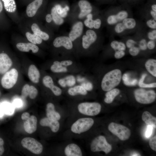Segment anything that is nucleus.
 <instances>
[{
	"mask_svg": "<svg viewBox=\"0 0 156 156\" xmlns=\"http://www.w3.org/2000/svg\"><path fill=\"white\" fill-rule=\"evenodd\" d=\"M23 74L19 61L2 75L0 79L1 86L7 90L13 89L16 87L21 88L25 82Z\"/></svg>",
	"mask_w": 156,
	"mask_h": 156,
	"instance_id": "nucleus-1",
	"label": "nucleus"
},
{
	"mask_svg": "<svg viewBox=\"0 0 156 156\" xmlns=\"http://www.w3.org/2000/svg\"><path fill=\"white\" fill-rule=\"evenodd\" d=\"M21 71L25 75L32 83L39 86L41 77V71L36 65L28 59L23 58L20 61Z\"/></svg>",
	"mask_w": 156,
	"mask_h": 156,
	"instance_id": "nucleus-2",
	"label": "nucleus"
},
{
	"mask_svg": "<svg viewBox=\"0 0 156 156\" xmlns=\"http://www.w3.org/2000/svg\"><path fill=\"white\" fill-rule=\"evenodd\" d=\"M122 78V73L120 70L115 69L107 73L103 76L101 82L102 89L107 91L117 86L120 83Z\"/></svg>",
	"mask_w": 156,
	"mask_h": 156,
	"instance_id": "nucleus-3",
	"label": "nucleus"
},
{
	"mask_svg": "<svg viewBox=\"0 0 156 156\" xmlns=\"http://www.w3.org/2000/svg\"><path fill=\"white\" fill-rule=\"evenodd\" d=\"M94 123V120L89 117L79 118L71 125L70 130L73 133L81 134L89 130Z\"/></svg>",
	"mask_w": 156,
	"mask_h": 156,
	"instance_id": "nucleus-4",
	"label": "nucleus"
},
{
	"mask_svg": "<svg viewBox=\"0 0 156 156\" xmlns=\"http://www.w3.org/2000/svg\"><path fill=\"white\" fill-rule=\"evenodd\" d=\"M77 108L79 112L82 114L93 116L100 113L101 106L97 102H83L78 105Z\"/></svg>",
	"mask_w": 156,
	"mask_h": 156,
	"instance_id": "nucleus-5",
	"label": "nucleus"
},
{
	"mask_svg": "<svg viewBox=\"0 0 156 156\" xmlns=\"http://www.w3.org/2000/svg\"><path fill=\"white\" fill-rule=\"evenodd\" d=\"M134 93L136 100L141 104L152 103L156 98V93L153 90H146L143 88H139L135 89Z\"/></svg>",
	"mask_w": 156,
	"mask_h": 156,
	"instance_id": "nucleus-6",
	"label": "nucleus"
},
{
	"mask_svg": "<svg viewBox=\"0 0 156 156\" xmlns=\"http://www.w3.org/2000/svg\"><path fill=\"white\" fill-rule=\"evenodd\" d=\"M90 148L93 152L103 151L107 154L111 151L112 147L107 142L104 136L99 135L92 140L90 144Z\"/></svg>",
	"mask_w": 156,
	"mask_h": 156,
	"instance_id": "nucleus-7",
	"label": "nucleus"
},
{
	"mask_svg": "<svg viewBox=\"0 0 156 156\" xmlns=\"http://www.w3.org/2000/svg\"><path fill=\"white\" fill-rule=\"evenodd\" d=\"M108 129L111 133L122 140L128 139L131 135L130 129L127 127L120 124L111 122L108 125Z\"/></svg>",
	"mask_w": 156,
	"mask_h": 156,
	"instance_id": "nucleus-8",
	"label": "nucleus"
},
{
	"mask_svg": "<svg viewBox=\"0 0 156 156\" xmlns=\"http://www.w3.org/2000/svg\"><path fill=\"white\" fill-rule=\"evenodd\" d=\"M21 144L23 147L35 154H40L43 151V147L42 144L32 138H24L21 141Z\"/></svg>",
	"mask_w": 156,
	"mask_h": 156,
	"instance_id": "nucleus-9",
	"label": "nucleus"
},
{
	"mask_svg": "<svg viewBox=\"0 0 156 156\" xmlns=\"http://www.w3.org/2000/svg\"><path fill=\"white\" fill-rule=\"evenodd\" d=\"M37 86L31 82L25 81L21 88V96L22 98L25 99L29 97L31 100L35 99L38 93Z\"/></svg>",
	"mask_w": 156,
	"mask_h": 156,
	"instance_id": "nucleus-10",
	"label": "nucleus"
},
{
	"mask_svg": "<svg viewBox=\"0 0 156 156\" xmlns=\"http://www.w3.org/2000/svg\"><path fill=\"white\" fill-rule=\"evenodd\" d=\"M19 61L5 53H0V75H3Z\"/></svg>",
	"mask_w": 156,
	"mask_h": 156,
	"instance_id": "nucleus-11",
	"label": "nucleus"
},
{
	"mask_svg": "<svg viewBox=\"0 0 156 156\" xmlns=\"http://www.w3.org/2000/svg\"><path fill=\"white\" fill-rule=\"evenodd\" d=\"M40 84L49 89L56 96H59L62 94L61 89L55 84L52 77L49 75H46L42 76L41 75Z\"/></svg>",
	"mask_w": 156,
	"mask_h": 156,
	"instance_id": "nucleus-12",
	"label": "nucleus"
},
{
	"mask_svg": "<svg viewBox=\"0 0 156 156\" xmlns=\"http://www.w3.org/2000/svg\"><path fill=\"white\" fill-rule=\"evenodd\" d=\"M130 12L127 10H122L116 12L111 13L107 17L106 22L110 26H113L125 19L130 17Z\"/></svg>",
	"mask_w": 156,
	"mask_h": 156,
	"instance_id": "nucleus-13",
	"label": "nucleus"
},
{
	"mask_svg": "<svg viewBox=\"0 0 156 156\" xmlns=\"http://www.w3.org/2000/svg\"><path fill=\"white\" fill-rule=\"evenodd\" d=\"M86 34L82 38V45L83 48L87 49L96 41L97 36L96 32L91 29L87 30Z\"/></svg>",
	"mask_w": 156,
	"mask_h": 156,
	"instance_id": "nucleus-14",
	"label": "nucleus"
},
{
	"mask_svg": "<svg viewBox=\"0 0 156 156\" xmlns=\"http://www.w3.org/2000/svg\"><path fill=\"white\" fill-rule=\"evenodd\" d=\"M25 131L29 134L35 132L37 129V120L34 116L31 115L23 120Z\"/></svg>",
	"mask_w": 156,
	"mask_h": 156,
	"instance_id": "nucleus-15",
	"label": "nucleus"
},
{
	"mask_svg": "<svg viewBox=\"0 0 156 156\" xmlns=\"http://www.w3.org/2000/svg\"><path fill=\"white\" fill-rule=\"evenodd\" d=\"M53 44L55 47L59 48L63 46L68 50L71 49L73 47L72 41L69 37L66 36L57 37L54 40Z\"/></svg>",
	"mask_w": 156,
	"mask_h": 156,
	"instance_id": "nucleus-16",
	"label": "nucleus"
},
{
	"mask_svg": "<svg viewBox=\"0 0 156 156\" xmlns=\"http://www.w3.org/2000/svg\"><path fill=\"white\" fill-rule=\"evenodd\" d=\"M17 49L22 52H29L31 51L32 53L36 54L39 50V47L36 45L29 42H20L16 44Z\"/></svg>",
	"mask_w": 156,
	"mask_h": 156,
	"instance_id": "nucleus-17",
	"label": "nucleus"
},
{
	"mask_svg": "<svg viewBox=\"0 0 156 156\" xmlns=\"http://www.w3.org/2000/svg\"><path fill=\"white\" fill-rule=\"evenodd\" d=\"M66 156H82L83 153L79 146L77 144L71 143L67 145L64 151Z\"/></svg>",
	"mask_w": 156,
	"mask_h": 156,
	"instance_id": "nucleus-18",
	"label": "nucleus"
},
{
	"mask_svg": "<svg viewBox=\"0 0 156 156\" xmlns=\"http://www.w3.org/2000/svg\"><path fill=\"white\" fill-rule=\"evenodd\" d=\"M40 125L43 127H49L54 133L57 132L60 128V124L58 120L52 119L47 117L42 118L40 122Z\"/></svg>",
	"mask_w": 156,
	"mask_h": 156,
	"instance_id": "nucleus-19",
	"label": "nucleus"
},
{
	"mask_svg": "<svg viewBox=\"0 0 156 156\" xmlns=\"http://www.w3.org/2000/svg\"><path fill=\"white\" fill-rule=\"evenodd\" d=\"M83 24L81 21L75 24L70 31L69 36L72 41H74L82 34L83 30Z\"/></svg>",
	"mask_w": 156,
	"mask_h": 156,
	"instance_id": "nucleus-20",
	"label": "nucleus"
},
{
	"mask_svg": "<svg viewBox=\"0 0 156 156\" xmlns=\"http://www.w3.org/2000/svg\"><path fill=\"white\" fill-rule=\"evenodd\" d=\"M78 5L80 12L78 16L79 18H82L90 13L92 10V7L88 1L86 0H80L78 2Z\"/></svg>",
	"mask_w": 156,
	"mask_h": 156,
	"instance_id": "nucleus-21",
	"label": "nucleus"
},
{
	"mask_svg": "<svg viewBox=\"0 0 156 156\" xmlns=\"http://www.w3.org/2000/svg\"><path fill=\"white\" fill-rule=\"evenodd\" d=\"M42 2L43 0H35L29 4L26 10L27 16L30 17L34 16L42 5Z\"/></svg>",
	"mask_w": 156,
	"mask_h": 156,
	"instance_id": "nucleus-22",
	"label": "nucleus"
},
{
	"mask_svg": "<svg viewBox=\"0 0 156 156\" xmlns=\"http://www.w3.org/2000/svg\"><path fill=\"white\" fill-rule=\"evenodd\" d=\"M46 111L47 117L49 118L58 121L61 118L60 114L55 110V105L52 103L47 104Z\"/></svg>",
	"mask_w": 156,
	"mask_h": 156,
	"instance_id": "nucleus-23",
	"label": "nucleus"
},
{
	"mask_svg": "<svg viewBox=\"0 0 156 156\" xmlns=\"http://www.w3.org/2000/svg\"><path fill=\"white\" fill-rule=\"evenodd\" d=\"M121 22L125 32L136 29L138 25L136 20L131 17L125 19Z\"/></svg>",
	"mask_w": 156,
	"mask_h": 156,
	"instance_id": "nucleus-24",
	"label": "nucleus"
},
{
	"mask_svg": "<svg viewBox=\"0 0 156 156\" xmlns=\"http://www.w3.org/2000/svg\"><path fill=\"white\" fill-rule=\"evenodd\" d=\"M145 66L147 71L156 77V60L153 58L148 59L145 63Z\"/></svg>",
	"mask_w": 156,
	"mask_h": 156,
	"instance_id": "nucleus-25",
	"label": "nucleus"
},
{
	"mask_svg": "<svg viewBox=\"0 0 156 156\" xmlns=\"http://www.w3.org/2000/svg\"><path fill=\"white\" fill-rule=\"evenodd\" d=\"M68 92L69 95L72 96L78 94L86 95L88 93L87 91L81 85L69 88L68 90Z\"/></svg>",
	"mask_w": 156,
	"mask_h": 156,
	"instance_id": "nucleus-26",
	"label": "nucleus"
},
{
	"mask_svg": "<svg viewBox=\"0 0 156 156\" xmlns=\"http://www.w3.org/2000/svg\"><path fill=\"white\" fill-rule=\"evenodd\" d=\"M120 93L119 89L114 88L107 91L105 94V97L104 99V102L107 103H111L113 101L115 98Z\"/></svg>",
	"mask_w": 156,
	"mask_h": 156,
	"instance_id": "nucleus-27",
	"label": "nucleus"
},
{
	"mask_svg": "<svg viewBox=\"0 0 156 156\" xmlns=\"http://www.w3.org/2000/svg\"><path fill=\"white\" fill-rule=\"evenodd\" d=\"M142 120L147 125H150L154 128L156 127V118L148 111H145L142 115Z\"/></svg>",
	"mask_w": 156,
	"mask_h": 156,
	"instance_id": "nucleus-28",
	"label": "nucleus"
},
{
	"mask_svg": "<svg viewBox=\"0 0 156 156\" xmlns=\"http://www.w3.org/2000/svg\"><path fill=\"white\" fill-rule=\"evenodd\" d=\"M50 70L54 73L66 72L68 70L66 67L63 66L60 62L58 61L53 62L50 67Z\"/></svg>",
	"mask_w": 156,
	"mask_h": 156,
	"instance_id": "nucleus-29",
	"label": "nucleus"
},
{
	"mask_svg": "<svg viewBox=\"0 0 156 156\" xmlns=\"http://www.w3.org/2000/svg\"><path fill=\"white\" fill-rule=\"evenodd\" d=\"M31 28L34 34L40 37L42 40L47 41L49 39V35L46 32L41 31L36 23H33Z\"/></svg>",
	"mask_w": 156,
	"mask_h": 156,
	"instance_id": "nucleus-30",
	"label": "nucleus"
},
{
	"mask_svg": "<svg viewBox=\"0 0 156 156\" xmlns=\"http://www.w3.org/2000/svg\"><path fill=\"white\" fill-rule=\"evenodd\" d=\"M29 42L34 44H40L42 42V39L39 36L27 32L25 34Z\"/></svg>",
	"mask_w": 156,
	"mask_h": 156,
	"instance_id": "nucleus-31",
	"label": "nucleus"
},
{
	"mask_svg": "<svg viewBox=\"0 0 156 156\" xmlns=\"http://www.w3.org/2000/svg\"><path fill=\"white\" fill-rule=\"evenodd\" d=\"M4 3L5 10L9 12H14L16 9V5L14 0H2Z\"/></svg>",
	"mask_w": 156,
	"mask_h": 156,
	"instance_id": "nucleus-32",
	"label": "nucleus"
},
{
	"mask_svg": "<svg viewBox=\"0 0 156 156\" xmlns=\"http://www.w3.org/2000/svg\"><path fill=\"white\" fill-rule=\"evenodd\" d=\"M111 48L115 51L117 50L125 51L126 47L125 44L122 42L115 40L110 43Z\"/></svg>",
	"mask_w": 156,
	"mask_h": 156,
	"instance_id": "nucleus-33",
	"label": "nucleus"
},
{
	"mask_svg": "<svg viewBox=\"0 0 156 156\" xmlns=\"http://www.w3.org/2000/svg\"><path fill=\"white\" fill-rule=\"evenodd\" d=\"M51 14L52 19L56 24L57 25H60L64 23V19L58 14L55 7H53L52 8Z\"/></svg>",
	"mask_w": 156,
	"mask_h": 156,
	"instance_id": "nucleus-34",
	"label": "nucleus"
},
{
	"mask_svg": "<svg viewBox=\"0 0 156 156\" xmlns=\"http://www.w3.org/2000/svg\"><path fill=\"white\" fill-rule=\"evenodd\" d=\"M147 75L145 73L143 74L139 80L138 85L141 88H155L156 87V83L153 82L151 83L146 84L144 82V80Z\"/></svg>",
	"mask_w": 156,
	"mask_h": 156,
	"instance_id": "nucleus-35",
	"label": "nucleus"
},
{
	"mask_svg": "<svg viewBox=\"0 0 156 156\" xmlns=\"http://www.w3.org/2000/svg\"><path fill=\"white\" fill-rule=\"evenodd\" d=\"M58 14L62 18L66 17L67 12L69 10V7L66 5L64 8H62L60 4H57L54 6Z\"/></svg>",
	"mask_w": 156,
	"mask_h": 156,
	"instance_id": "nucleus-36",
	"label": "nucleus"
},
{
	"mask_svg": "<svg viewBox=\"0 0 156 156\" xmlns=\"http://www.w3.org/2000/svg\"><path fill=\"white\" fill-rule=\"evenodd\" d=\"M1 105L4 113L9 115H11L13 114L14 108L12 104L5 102Z\"/></svg>",
	"mask_w": 156,
	"mask_h": 156,
	"instance_id": "nucleus-37",
	"label": "nucleus"
},
{
	"mask_svg": "<svg viewBox=\"0 0 156 156\" xmlns=\"http://www.w3.org/2000/svg\"><path fill=\"white\" fill-rule=\"evenodd\" d=\"M87 19L84 21V24L87 27L90 29L93 28L94 20L93 19V15L90 13L86 16Z\"/></svg>",
	"mask_w": 156,
	"mask_h": 156,
	"instance_id": "nucleus-38",
	"label": "nucleus"
},
{
	"mask_svg": "<svg viewBox=\"0 0 156 156\" xmlns=\"http://www.w3.org/2000/svg\"><path fill=\"white\" fill-rule=\"evenodd\" d=\"M65 80L66 86L71 87L76 83V79L72 75H68L64 78Z\"/></svg>",
	"mask_w": 156,
	"mask_h": 156,
	"instance_id": "nucleus-39",
	"label": "nucleus"
},
{
	"mask_svg": "<svg viewBox=\"0 0 156 156\" xmlns=\"http://www.w3.org/2000/svg\"><path fill=\"white\" fill-rule=\"evenodd\" d=\"M147 42L146 39L144 38H141L139 40L138 47L140 50L145 51L147 49Z\"/></svg>",
	"mask_w": 156,
	"mask_h": 156,
	"instance_id": "nucleus-40",
	"label": "nucleus"
},
{
	"mask_svg": "<svg viewBox=\"0 0 156 156\" xmlns=\"http://www.w3.org/2000/svg\"><path fill=\"white\" fill-rule=\"evenodd\" d=\"M146 25L151 29H156V21L151 18L146 20Z\"/></svg>",
	"mask_w": 156,
	"mask_h": 156,
	"instance_id": "nucleus-41",
	"label": "nucleus"
},
{
	"mask_svg": "<svg viewBox=\"0 0 156 156\" xmlns=\"http://www.w3.org/2000/svg\"><path fill=\"white\" fill-rule=\"evenodd\" d=\"M140 51L138 47L135 46L129 49V52L131 55L135 56L139 54Z\"/></svg>",
	"mask_w": 156,
	"mask_h": 156,
	"instance_id": "nucleus-42",
	"label": "nucleus"
},
{
	"mask_svg": "<svg viewBox=\"0 0 156 156\" xmlns=\"http://www.w3.org/2000/svg\"><path fill=\"white\" fill-rule=\"evenodd\" d=\"M146 36L149 40L156 41V29H151L147 33Z\"/></svg>",
	"mask_w": 156,
	"mask_h": 156,
	"instance_id": "nucleus-43",
	"label": "nucleus"
},
{
	"mask_svg": "<svg viewBox=\"0 0 156 156\" xmlns=\"http://www.w3.org/2000/svg\"><path fill=\"white\" fill-rule=\"evenodd\" d=\"M137 43V42L132 38H129L126 41L125 44L126 47L129 49L135 46Z\"/></svg>",
	"mask_w": 156,
	"mask_h": 156,
	"instance_id": "nucleus-44",
	"label": "nucleus"
},
{
	"mask_svg": "<svg viewBox=\"0 0 156 156\" xmlns=\"http://www.w3.org/2000/svg\"><path fill=\"white\" fill-rule=\"evenodd\" d=\"M81 86L83 87L87 91H91L93 88L92 84L90 82L82 83Z\"/></svg>",
	"mask_w": 156,
	"mask_h": 156,
	"instance_id": "nucleus-45",
	"label": "nucleus"
},
{
	"mask_svg": "<svg viewBox=\"0 0 156 156\" xmlns=\"http://www.w3.org/2000/svg\"><path fill=\"white\" fill-rule=\"evenodd\" d=\"M125 54V51L117 50L115 51L114 56L115 58L119 59L123 57Z\"/></svg>",
	"mask_w": 156,
	"mask_h": 156,
	"instance_id": "nucleus-46",
	"label": "nucleus"
},
{
	"mask_svg": "<svg viewBox=\"0 0 156 156\" xmlns=\"http://www.w3.org/2000/svg\"><path fill=\"white\" fill-rule=\"evenodd\" d=\"M149 145L151 148L154 151H156V136L151 138L149 142Z\"/></svg>",
	"mask_w": 156,
	"mask_h": 156,
	"instance_id": "nucleus-47",
	"label": "nucleus"
},
{
	"mask_svg": "<svg viewBox=\"0 0 156 156\" xmlns=\"http://www.w3.org/2000/svg\"><path fill=\"white\" fill-rule=\"evenodd\" d=\"M156 46L155 41L149 40L147 41V48L150 50H152L154 49Z\"/></svg>",
	"mask_w": 156,
	"mask_h": 156,
	"instance_id": "nucleus-48",
	"label": "nucleus"
},
{
	"mask_svg": "<svg viewBox=\"0 0 156 156\" xmlns=\"http://www.w3.org/2000/svg\"><path fill=\"white\" fill-rule=\"evenodd\" d=\"M101 21L99 18L94 20L93 28L96 29H99L101 27Z\"/></svg>",
	"mask_w": 156,
	"mask_h": 156,
	"instance_id": "nucleus-49",
	"label": "nucleus"
},
{
	"mask_svg": "<svg viewBox=\"0 0 156 156\" xmlns=\"http://www.w3.org/2000/svg\"><path fill=\"white\" fill-rule=\"evenodd\" d=\"M153 127L150 125H148L145 132V136L147 138H149L151 135L153 131Z\"/></svg>",
	"mask_w": 156,
	"mask_h": 156,
	"instance_id": "nucleus-50",
	"label": "nucleus"
},
{
	"mask_svg": "<svg viewBox=\"0 0 156 156\" xmlns=\"http://www.w3.org/2000/svg\"><path fill=\"white\" fill-rule=\"evenodd\" d=\"M4 142L3 140L0 138V156L1 155L4 153V151L3 145Z\"/></svg>",
	"mask_w": 156,
	"mask_h": 156,
	"instance_id": "nucleus-51",
	"label": "nucleus"
},
{
	"mask_svg": "<svg viewBox=\"0 0 156 156\" xmlns=\"http://www.w3.org/2000/svg\"><path fill=\"white\" fill-rule=\"evenodd\" d=\"M60 62L62 65L66 67L71 65L73 63V62L70 60H63Z\"/></svg>",
	"mask_w": 156,
	"mask_h": 156,
	"instance_id": "nucleus-52",
	"label": "nucleus"
},
{
	"mask_svg": "<svg viewBox=\"0 0 156 156\" xmlns=\"http://www.w3.org/2000/svg\"><path fill=\"white\" fill-rule=\"evenodd\" d=\"M58 83L61 87L63 88H65L66 86L65 80L64 78L59 79L58 80Z\"/></svg>",
	"mask_w": 156,
	"mask_h": 156,
	"instance_id": "nucleus-53",
	"label": "nucleus"
},
{
	"mask_svg": "<svg viewBox=\"0 0 156 156\" xmlns=\"http://www.w3.org/2000/svg\"><path fill=\"white\" fill-rule=\"evenodd\" d=\"M149 13L151 18L156 21V12L150 10Z\"/></svg>",
	"mask_w": 156,
	"mask_h": 156,
	"instance_id": "nucleus-54",
	"label": "nucleus"
},
{
	"mask_svg": "<svg viewBox=\"0 0 156 156\" xmlns=\"http://www.w3.org/2000/svg\"><path fill=\"white\" fill-rule=\"evenodd\" d=\"M52 20V16L51 14H48L46 15V20L47 23L51 22Z\"/></svg>",
	"mask_w": 156,
	"mask_h": 156,
	"instance_id": "nucleus-55",
	"label": "nucleus"
},
{
	"mask_svg": "<svg viewBox=\"0 0 156 156\" xmlns=\"http://www.w3.org/2000/svg\"><path fill=\"white\" fill-rule=\"evenodd\" d=\"M14 105L16 107H19L21 105L22 103L20 100L18 99L16 100L14 102Z\"/></svg>",
	"mask_w": 156,
	"mask_h": 156,
	"instance_id": "nucleus-56",
	"label": "nucleus"
},
{
	"mask_svg": "<svg viewBox=\"0 0 156 156\" xmlns=\"http://www.w3.org/2000/svg\"><path fill=\"white\" fill-rule=\"evenodd\" d=\"M4 114L1 106L0 105V118H1L3 116Z\"/></svg>",
	"mask_w": 156,
	"mask_h": 156,
	"instance_id": "nucleus-57",
	"label": "nucleus"
},
{
	"mask_svg": "<svg viewBox=\"0 0 156 156\" xmlns=\"http://www.w3.org/2000/svg\"><path fill=\"white\" fill-rule=\"evenodd\" d=\"M151 10H152L156 12V4H154L152 5L151 7Z\"/></svg>",
	"mask_w": 156,
	"mask_h": 156,
	"instance_id": "nucleus-58",
	"label": "nucleus"
},
{
	"mask_svg": "<svg viewBox=\"0 0 156 156\" xmlns=\"http://www.w3.org/2000/svg\"><path fill=\"white\" fill-rule=\"evenodd\" d=\"M3 9V5L1 0H0V13L2 11Z\"/></svg>",
	"mask_w": 156,
	"mask_h": 156,
	"instance_id": "nucleus-59",
	"label": "nucleus"
}]
</instances>
